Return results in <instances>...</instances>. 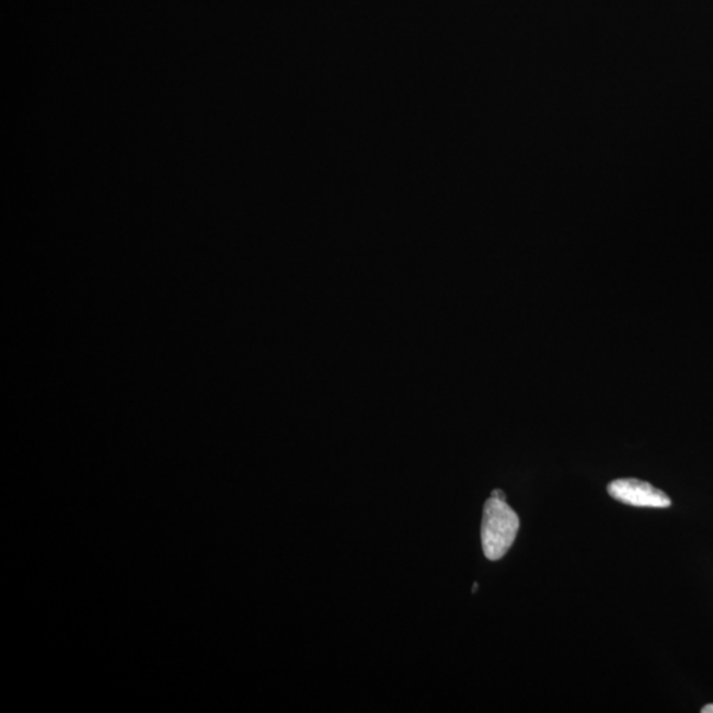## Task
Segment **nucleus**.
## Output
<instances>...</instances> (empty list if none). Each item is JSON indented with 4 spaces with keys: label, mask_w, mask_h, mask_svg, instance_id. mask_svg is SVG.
<instances>
[{
    "label": "nucleus",
    "mask_w": 713,
    "mask_h": 713,
    "mask_svg": "<svg viewBox=\"0 0 713 713\" xmlns=\"http://www.w3.org/2000/svg\"><path fill=\"white\" fill-rule=\"evenodd\" d=\"M608 493L610 497L625 505L657 509L671 506V499L666 493L637 479L614 480L608 485Z\"/></svg>",
    "instance_id": "f03ea898"
},
{
    "label": "nucleus",
    "mask_w": 713,
    "mask_h": 713,
    "mask_svg": "<svg viewBox=\"0 0 713 713\" xmlns=\"http://www.w3.org/2000/svg\"><path fill=\"white\" fill-rule=\"evenodd\" d=\"M492 497L501 501H506V494L503 491L496 490L492 492Z\"/></svg>",
    "instance_id": "7ed1b4c3"
},
{
    "label": "nucleus",
    "mask_w": 713,
    "mask_h": 713,
    "mask_svg": "<svg viewBox=\"0 0 713 713\" xmlns=\"http://www.w3.org/2000/svg\"><path fill=\"white\" fill-rule=\"evenodd\" d=\"M478 587H479L478 583H475L474 586H473V594L475 593V590H478Z\"/></svg>",
    "instance_id": "39448f33"
},
{
    "label": "nucleus",
    "mask_w": 713,
    "mask_h": 713,
    "mask_svg": "<svg viewBox=\"0 0 713 713\" xmlns=\"http://www.w3.org/2000/svg\"><path fill=\"white\" fill-rule=\"evenodd\" d=\"M519 530L518 514L506 501L491 497L484 506L481 542L490 561H499L510 550Z\"/></svg>",
    "instance_id": "f257e3e1"
},
{
    "label": "nucleus",
    "mask_w": 713,
    "mask_h": 713,
    "mask_svg": "<svg viewBox=\"0 0 713 713\" xmlns=\"http://www.w3.org/2000/svg\"><path fill=\"white\" fill-rule=\"evenodd\" d=\"M702 713H713V704L705 705Z\"/></svg>",
    "instance_id": "20e7f679"
}]
</instances>
